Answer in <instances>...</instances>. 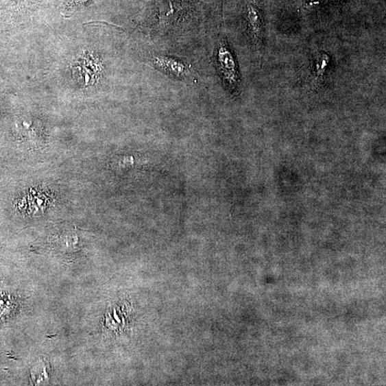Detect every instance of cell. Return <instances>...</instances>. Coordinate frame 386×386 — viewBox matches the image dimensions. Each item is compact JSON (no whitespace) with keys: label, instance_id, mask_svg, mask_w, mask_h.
I'll return each instance as SVG.
<instances>
[{"label":"cell","instance_id":"1","mask_svg":"<svg viewBox=\"0 0 386 386\" xmlns=\"http://www.w3.org/2000/svg\"><path fill=\"white\" fill-rule=\"evenodd\" d=\"M217 63L224 80L230 91H239L240 78L236 60L224 42H220L217 48Z\"/></svg>","mask_w":386,"mask_h":386},{"label":"cell","instance_id":"2","mask_svg":"<svg viewBox=\"0 0 386 386\" xmlns=\"http://www.w3.org/2000/svg\"><path fill=\"white\" fill-rule=\"evenodd\" d=\"M101 63L99 60L93 56L88 54L77 61L73 69V74L79 82L87 86L94 84L101 73Z\"/></svg>","mask_w":386,"mask_h":386},{"label":"cell","instance_id":"3","mask_svg":"<svg viewBox=\"0 0 386 386\" xmlns=\"http://www.w3.org/2000/svg\"><path fill=\"white\" fill-rule=\"evenodd\" d=\"M245 18L254 42L260 46L263 36L262 18L261 11L254 0H249L246 5Z\"/></svg>","mask_w":386,"mask_h":386},{"label":"cell","instance_id":"4","mask_svg":"<svg viewBox=\"0 0 386 386\" xmlns=\"http://www.w3.org/2000/svg\"><path fill=\"white\" fill-rule=\"evenodd\" d=\"M154 62L158 69L176 78L182 80L187 78L190 75L186 65L179 60L166 56H157L154 58Z\"/></svg>","mask_w":386,"mask_h":386},{"label":"cell","instance_id":"5","mask_svg":"<svg viewBox=\"0 0 386 386\" xmlns=\"http://www.w3.org/2000/svg\"><path fill=\"white\" fill-rule=\"evenodd\" d=\"M50 376H51V366L44 359L37 362L31 370V380L36 385L49 383Z\"/></svg>","mask_w":386,"mask_h":386},{"label":"cell","instance_id":"6","mask_svg":"<svg viewBox=\"0 0 386 386\" xmlns=\"http://www.w3.org/2000/svg\"><path fill=\"white\" fill-rule=\"evenodd\" d=\"M329 62L330 58L327 54L323 53L317 57L315 64L313 77L311 83V86L313 88H316L320 86Z\"/></svg>","mask_w":386,"mask_h":386},{"label":"cell","instance_id":"7","mask_svg":"<svg viewBox=\"0 0 386 386\" xmlns=\"http://www.w3.org/2000/svg\"><path fill=\"white\" fill-rule=\"evenodd\" d=\"M89 0H67L64 3L62 12L64 14H69L75 10L76 8L86 3Z\"/></svg>","mask_w":386,"mask_h":386}]
</instances>
